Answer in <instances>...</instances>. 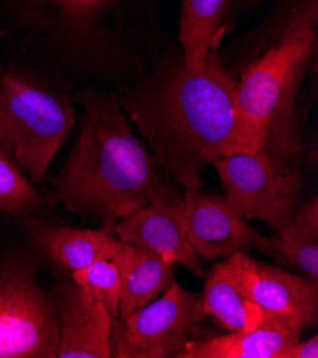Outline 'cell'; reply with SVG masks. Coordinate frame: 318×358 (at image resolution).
<instances>
[{"instance_id":"12","label":"cell","mask_w":318,"mask_h":358,"mask_svg":"<svg viewBox=\"0 0 318 358\" xmlns=\"http://www.w3.org/2000/svg\"><path fill=\"white\" fill-rule=\"evenodd\" d=\"M249 259L245 252L230 256L211 268L204 284L203 311L229 331L253 330L264 317V311L252 300L247 285Z\"/></svg>"},{"instance_id":"14","label":"cell","mask_w":318,"mask_h":358,"mask_svg":"<svg viewBox=\"0 0 318 358\" xmlns=\"http://www.w3.org/2000/svg\"><path fill=\"white\" fill-rule=\"evenodd\" d=\"M31 238L55 263L67 270H82L100 259H119L124 243L113 231L63 227L31 222Z\"/></svg>"},{"instance_id":"4","label":"cell","mask_w":318,"mask_h":358,"mask_svg":"<svg viewBox=\"0 0 318 358\" xmlns=\"http://www.w3.org/2000/svg\"><path fill=\"white\" fill-rule=\"evenodd\" d=\"M75 122L67 96L24 76H0V146L33 183L45 180Z\"/></svg>"},{"instance_id":"22","label":"cell","mask_w":318,"mask_h":358,"mask_svg":"<svg viewBox=\"0 0 318 358\" xmlns=\"http://www.w3.org/2000/svg\"><path fill=\"white\" fill-rule=\"evenodd\" d=\"M291 220L297 224L318 229V204L317 197H312L310 201L304 203L301 207H296Z\"/></svg>"},{"instance_id":"8","label":"cell","mask_w":318,"mask_h":358,"mask_svg":"<svg viewBox=\"0 0 318 358\" xmlns=\"http://www.w3.org/2000/svg\"><path fill=\"white\" fill-rule=\"evenodd\" d=\"M112 231L123 243L150 248L164 259L185 266L197 277L204 274L187 237L183 194L173 186L117 220Z\"/></svg>"},{"instance_id":"10","label":"cell","mask_w":318,"mask_h":358,"mask_svg":"<svg viewBox=\"0 0 318 358\" xmlns=\"http://www.w3.org/2000/svg\"><path fill=\"white\" fill-rule=\"evenodd\" d=\"M183 200L187 237L197 256L205 260L229 259L256 244L260 234L226 197L186 189Z\"/></svg>"},{"instance_id":"18","label":"cell","mask_w":318,"mask_h":358,"mask_svg":"<svg viewBox=\"0 0 318 358\" xmlns=\"http://www.w3.org/2000/svg\"><path fill=\"white\" fill-rule=\"evenodd\" d=\"M41 204L39 193L23 176L13 156L0 146V213L23 217Z\"/></svg>"},{"instance_id":"13","label":"cell","mask_w":318,"mask_h":358,"mask_svg":"<svg viewBox=\"0 0 318 358\" xmlns=\"http://www.w3.org/2000/svg\"><path fill=\"white\" fill-rule=\"evenodd\" d=\"M301 334L287 321L264 311L256 329L204 337L187 344L175 358H280Z\"/></svg>"},{"instance_id":"2","label":"cell","mask_w":318,"mask_h":358,"mask_svg":"<svg viewBox=\"0 0 318 358\" xmlns=\"http://www.w3.org/2000/svg\"><path fill=\"white\" fill-rule=\"evenodd\" d=\"M76 146L53 194L68 210L100 219L104 229L168 190L153 155L130 130L117 101L89 93Z\"/></svg>"},{"instance_id":"1","label":"cell","mask_w":318,"mask_h":358,"mask_svg":"<svg viewBox=\"0 0 318 358\" xmlns=\"http://www.w3.org/2000/svg\"><path fill=\"white\" fill-rule=\"evenodd\" d=\"M120 101L150 143L154 162L185 190L201 189L204 169L216 160L263 149L216 49L201 69L191 70L182 60L123 89Z\"/></svg>"},{"instance_id":"5","label":"cell","mask_w":318,"mask_h":358,"mask_svg":"<svg viewBox=\"0 0 318 358\" xmlns=\"http://www.w3.org/2000/svg\"><path fill=\"white\" fill-rule=\"evenodd\" d=\"M204 320L201 294L186 292L174 281L143 308L124 320H113L112 357H175L187 344L204 338Z\"/></svg>"},{"instance_id":"23","label":"cell","mask_w":318,"mask_h":358,"mask_svg":"<svg viewBox=\"0 0 318 358\" xmlns=\"http://www.w3.org/2000/svg\"><path fill=\"white\" fill-rule=\"evenodd\" d=\"M0 76H2V64H0Z\"/></svg>"},{"instance_id":"11","label":"cell","mask_w":318,"mask_h":358,"mask_svg":"<svg viewBox=\"0 0 318 358\" xmlns=\"http://www.w3.org/2000/svg\"><path fill=\"white\" fill-rule=\"evenodd\" d=\"M247 285L259 307L303 333L318 320V282L284 268L249 259Z\"/></svg>"},{"instance_id":"16","label":"cell","mask_w":318,"mask_h":358,"mask_svg":"<svg viewBox=\"0 0 318 358\" xmlns=\"http://www.w3.org/2000/svg\"><path fill=\"white\" fill-rule=\"evenodd\" d=\"M234 0H185L179 39L183 46V63L201 69L207 55L216 49L220 29Z\"/></svg>"},{"instance_id":"7","label":"cell","mask_w":318,"mask_h":358,"mask_svg":"<svg viewBox=\"0 0 318 358\" xmlns=\"http://www.w3.org/2000/svg\"><path fill=\"white\" fill-rule=\"evenodd\" d=\"M57 326L50 293L27 264L0 268V358H56Z\"/></svg>"},{"instance_id":"15","label":"cell","mask_w":318,"mask_h":358,"mask_svg":"<svg viewBox=\"0 0 318 358\" xmlns=\"http://www.w3.org/2000/svg\"><path fill=\"white\" fill-rule=\"evenodd\" d=\"M123 281L117 318L124 320L160 297L174 280L175 263L150 248L124 243L119 256Z\"/></svg>"},{"instance_id":"9","label":"cell","mask_w":318,"mask_h":358,"mask_svg":"<svg viewBox=\"0 0 318 358\" xmlns=\"http://www.w3.org/2000/svg\"><path fill=\"white\" fill-rule=\"evenodd\" d=\"M57 326L56 358H109L113 317L75 280L50 293Z\"/></svg>"},{"instance_id":"21","label":"cell","mask_w":318,"mask_h":358,"mask_svg":"<svg viewBox=\"0 0 318 358\" xmlns=\"http://www.w3.org/2000/svg\"><path fill=\"white\" fill-rule=\"evenodd\" d=\"M318 357V337L312 336L305 341H297L280 354V358H317Z\"/></svg>"},{"instance_id":"6","label":"cell","mask_w":318,"mask_h":358,"mask_svg":"<svg viewBox=\"0 0 318 358\" xmlns=\"http://www.w3.org/2000/svg\"><path fill=\"white\" fill-rule=\"evenodd\" d=\"M226 199L245 220H260L273 231L291 222L303 177L264 149L222 157L213 163Z\"/></svg>"},{"instance_id":"20","label":"cell","mask_w":318,"mask_h":358,"mask_svg":"<svg viewBox=\"0 0 318 358\" xmlns=\"http://www.w3.org/2000/svg\"><path fill=\"white\" fill-rule=\"evenodd\" d=\"M64 15L78 23L93 22L112 3V0H50Z\"/></svg>"},{"instance_id":"19","label":"cell","mask_w":318,"mask_h":358,"mask_svg":"<svg viewBox=\"0 0 318 358\" xmlns=\"http://www.w3.org/2000/svg\"><path fill=\"white\" fill-rule=\"evenodd\" d=\"M72 278L108 308L113 320L117 318L123 281L119 259H100L86 268L73 271Z\"/></svg>"},{"instance_id":"3","label":"cell","mask_w":318,"mask_h":358,"mask_svg":"<svg viewBox=\"0 0 318 358\" xmlns=\"http://www.w3.org/2000/svg\"><path fill=\"white\" fill-rule=\"evenodd\" d=\"M318 2L303 0L280 26L274 45L243 69L236 92L241 112L280 162L296 166L301 153L298 90L317 46Z\"/></svg>"},{"instance_id":"17","label":"cell","mask_w":318,"mask_h":358,"mask_svg":"<svg viewBox=\"0 0 318 358\" xmlns=\"http://www.w3.org/2000/svg\"><path fill=\"white\" fill-rule=\"evenodd\" d=\"M254 245L278 263L318 282V229L301 226L291 220L275 230L271 237L260 234Z\"/></svg>"}]
</instances>
